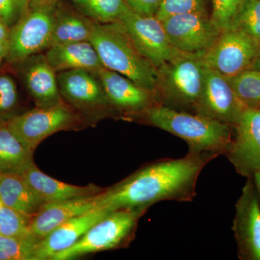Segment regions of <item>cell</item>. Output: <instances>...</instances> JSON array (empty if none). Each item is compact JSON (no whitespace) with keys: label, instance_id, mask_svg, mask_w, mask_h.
I'll return each instance as SVG.
<instances>
[{"label":"cell","instance_id":"cell-36","mask_svg":"<svg viewBox=\"0 0 260 260\" xmlns=\"http://www.w3.org/2000/svg\"><path fill=\"white\" fill-rule=\"evenodd\" d=\"M254 181V185H255L256 191H257L258 195L260 200V171L256 173L252 177Z\"/></svg>","mask_w":260,"mask_h":260},{"label":"cell","instance_id":"cell-6","mask_svg":"<svg viewBox=\"0 0 260 260\" xmlns=\"http://www.w3.org/2000/svg\"><path fill=\"white\" fill-rule=\"evenodd\" d=\"M145 212L119 210L99 220L73 246L58 253L51 260H70L80 256L117 249L127 245Z\"/></svg>","mask_w":260,"mask_h":260},{"label":"cell","instance_id":"cell-37","mask_svg":"<svg viewBox=\"0 0 260 260\" xmlns=\"http://www.w3.org/2000/svg\"><path fill=\"white\" fill-rule=\"evenodd\" d=\"M251 68L259 70L260 71V49L255 59H254V61H253V64L251 65Z\"/></svg>","mask_w":260,"mask_h":260},{"label":"cell","instance_id":"cell-18","mask_svg":"<svg viewBox=\"0 0 260 260\" xmlns=\"http://www.w3.org/2000/svg\"><path fill=\"white\" fill-rule=\"evenodd\" d=\"M23 63L25 88L37 107H47L62 102L57 81V73L48 61L45 54H35Z\"/></svg>","mask_w":260,"mask_h":260},{"label":"cell","instance_id":"cell-21","mask_svg":"<svg viewBox=\"0 0 260 260\" xmlns=\"http://www.w3.org/2000/svg\"><path fill=\"white\" fill-rule=\"evenodd\" d=\"M0 200L5 206L28 218L46 204L20 174L0 173Z\"/></svg>","mask_w":260,"mask_h":260},{"label":"cell","instance_id":"cell-28","mask_svg":"<svg viewBox=\"0 0 260 260\" xmlns=\"http://www.w3.org/2000/svg\"><path fill=\"white\" fill-rule=\"evenodd\" d=\"M19 93L14 79L0 74V123H6L18 115Z\"/></svg>","mask_w":260,"mask_h":260},{"label":"cell","instance_id":"cell-34","mask_svg":"<svg viewBox=\"0 0 260 260\" xmlns=\"http://www.w3.org/2000/svg\"><path fill=\"white\" fill-rule=\"evenodd\" d=\"M10 28L5 23L4 20L0 18V41L8 42L10 37Z\"/></svg>","mask_w":260,"mask_h":260},{"label":"cell","instance_id":"cell-30","mask_svg":"<svg viewBox=\"0 0 260 260\" xmlns=\"http://www.w3.org/2000/svg\"><path fill=\"white\" fill-rule=\"evenodd\" d=\"M243 0H211V20L221 31L231 28Z\"/></svg>","mask_w":260,"mask_h":260},{"label":"cell","instance_id":"cell-14","mask_svg":"<svg viewBox=\"0 0 260 260\" xmlns=\"http://www.w3.org/2000/svg\"><path fill=\"white\" fill-rule=\"evenodd\" d=\"M245 108L234 93L229 79L205 65L204 85L196 114L233 126Z\"/></svg>","mask_w":260,"mask_h":260},{"label":"cell","instance_id":"cell-31","mask_svg":"<svg viewBox=\"0 0 260 260\" xmlns=\"http://www.w3.org/2000/svg\"><path fill=\"white\" fill-rule=\"evenodd\" d=\"M207 3L208 0H162L155 17L162 20L172 15L183 13H208Z\"/></svg>","mask_w":260,"mask_h":260},{"label":"cell","instance_id":"cell-3","mask_svg":"<svg viewBox=\"0 0 260 260\" xmlns=\"http://www.w3.org/2000/svg\"><path fill=\"white\" fill-rule=\"evenodd\" d=\"M90 42L104 68L124 75L142 88L156 94L158 76L156 68L135 47L119 21H94Z\"/></svg>","mask_w":260,"mask_h":260},{"label":"cell","instance_id":"cell-8","mask_svg":"<svg viewBox=\"0 0 260 260\" xmlns=\"http://www.w3.org/2000/svg\"><path fill=\"white\" fill-rule=\"evenodd\" d=\"M260 49V44L245 32L229 28L203 55L208 68L229 78L251 68Z\"/></svg>","mask_w":260,"mask_h":260},{"label":"cell","instance_id":"cell-38","mask_svg":"<svg viewBox=\"0 0 260 260\" xmlns=\"http://www.w3.org/2000/svg\"><path fill=\"white\" fill-rule=\"evenodd\" d=\"M2 204H3V203H2L1 200H0V205H1Z\"/></svg>","mask_w":260,"mask_h":260},{"label":"cell","instance_id":"cell-35","mask_svg":"<svg viewBox=\"0 0 260 260\" xmlns=\"http://www.w3.org/2000/svg\"><path fill=\"white\" fill-rule=\"evenodd\" d=\"M8 47H9L8 42L0 41V64H1L3 59H6L7 54L8 52Z\"/></svg>","mask_w":260,"mask_h":260},{"label":"cell","instance_id":"cell-13","mask_svg":"<svg viewBox=\"0 0 260 260\" xmlns=\"http://www.w3.org/2000/svg\"><path fill=\"white\" fill-rule=\"evenodd\" d=\"M57 81L61 98L83 114L104 116L112 110L100 80L91 72H61Z\"/></svg>","mask_w":260,"mask_h":260},{"label":"cell","instance_id":"cell-12","mask_svg":"<svg viewBox=\"0 0 260 260\" xmlns=\"http://www.w3.org/2000/svg\"><path fill=\"white\" fill-rule=\"evenodd\" d=\"M232 231L242 260H260V200L252 178H248L236 204Z\"/></svg>","mask_w":260,"mask_h":260},{"label":"cell","instance_id":"cell-15","mask_svg":"<svg viewBox=\"0 0 260 260\" xmlns=\"http://www.w3.org/2000/svg\"><path fill=\"white\" fill-rule=\"evenodd\" d=\"M102 83L109 104L114 110L139 116L159 104L155 93L142 88L124 75L103 68L94 73Z\"/></svg>","mask_w":260,"mask_h":260},{"label":"cell","instance_id":"cell-29","mask_svg":"<svg viewBox=\"0 0 260 260\" xmlns=\"http://www.w3.org/2000/svg\"><path fill=\"white\" fill-rule=\"evenodd\" d=\"M29 220L30 218L23 214L2 204L0 205V236L31 237L29 232Z\"/></svg>","mask_w":260,"mask_h":260},{"label":"cell","instance_id":"cell-22","mask_svg":"<svg viewBox=\"0 0 260 260\" xmlns=\"http://www.w3.org/2000/svg\"><path fill=\"white\" fill-rule=\"evenodd\" d=\"M34 153L7 122L0 123V173L21 174L34 162Z\"/></svg>","mask_w":260,"mask_h":260},{"label":"cell","instance_id":"cell-24","mask_svg":"<svg viewBox=\"0 0 260 260\" xmlns=\"http://www.w3.org/2000/svg\"><path fill=\"white\" fill-rule=\"evenodd\" d=\"M228 79L244 107L260 108L259 70L249 68Z\"/></svg>","mask_w":260,"mask_h":260},{"label":"cell","instance_id":"cell-23","mask_svg":"<svg viewBox=\"0 0 260 260\" xmlns=\"http://www.w3.org/2000/svg\"><path fill=\"white\" fill-rule=\"evenodd\" d=\"M94 21L85 15L56 10L51 46L90 41Z\"/></svg>","mask_w":260,"mask_h":260},{"label":"cell","instance_id":"cell-33","mask_svg":"<svg viewBox=\"0 0 260 260\" xmlns=\"http://www.w3.org/2000/svg\"><path fill=\"white\" fill-rule=\"evenodd\" d=\"M128 8L142 16H156L162 0H125Z\"/></svg>","mask_w":260,"mask_h":260},{"label":"cell","instance_id":"cell-5","mask_svg":"<svg viewBox=\"0 0 260 260\" xmlns=\"http://www.w3.org/2000/svg\"><path fill=\"white\" fill-rule=\"evenodd\" d=\"M56 10L53 0L30 1L27 11L10 28L7 61L20 64L51 47Z\"/></svg>","mask_w":260,"mask_h":260},{"label":"cell","instance_id":"cell-26","mask_svg":"<svg viewBox=\"0 0 260 260\" xmlns=\"http://www.w3.org/2000/svg\"><path fill=\"white\" fill-rule=\"evenodd\" d=\"M39 239L34 237L0 236V260H37Z\"/></svg>","mask_w":260,"mask_h":260},{"label":"cell","instance_id":"cell-16","mask_svg":"<svg viewBox=\"0 0 260 260\" xmlns=\"http://www.w3.org/2000/svg\"><path fill=\"white\" fill-rule=\"evenodd\" d=\"M110 212L96 208L70 219L38 243L36 259H51L54 255L75 244L94 224Z\"/></svg>","mask_w":260,"mask_h":260},{"label":"cell","instance_id":"cell-7","mask_svg":"<svg viewBox=\"0 0 260 260\" xmlns=\"http://www.w3.org/2000/svg\"><path fill=\"white\" fill-rule=\"evenodd\" d=\"M78 115L64 102L47 107H37L14 116L7 122L10 129L32 151L48 137L70 129L80 123Z\"/></svg>","mask_w":260,"mask_h":260},{"label":"cell","instance_id":"cell-2","mask_svg":"<svg viewBox=\"0 0 260 260\" xmlns=\"http://www.w3.org/2000/svg\"><path fill=\"white\" fill-rule=\"evenodd\" d=\"M140 118L185 141L189 151L224 155L233 137V126L196 113L155 104Z\"/></svg>","mask_w":260,"mask_h":260},{"label":"cell","instance_id":"cell-9","mask_svg":"<svg viewBox=\"0 0 260 260\" xmlns=\"http://www.w3.org/2000/svg\"><path fill=\"white\" fill-rule=\"evenodd\" d=\"M160 21L173 47L189 54L203 55L222 32L208 13L174 15Z\"/></svg>","mask_w":260,"mask_h":260},{"label":"cell","instance_id":"cell-19","mask_svg":"<svg viewBox=\"0 0 260 260\" xmlns=\"http://www.w3.org/2000/svg\"><path fill=\"white\" fill-rule=\"evenodd\" d=\"M20 175L45 203L93 196L105 189L95 184L77 186L56 180L43 173L36 166L35 162L29 166Z\"/></svg>","mask_w":260,"mask_h":260},{"label":"cell","instance_id":"cell-1","mask_svg":"<svg viewBox=\"0 0 260 260\" xmlns=\"http://www.w3.org/2000/svg\"><path fill=\"white\" fill-rule=\"evenodd\" d=\"M218 155L189 151L179 158H162L142 167L99 194V205L108 211L146 212L162 201L186 203L197 195L202 171Z\"/></svg>","mask_w":260,"mask_h":260},{"label":"cell","instance_id":"cell-10","mask_svg":"<svg viewBox=\"0 0 260 260\" xmlns=\"http://www.w3.org/2000/svg\"><path fill=\"white\" fill-rule=\"evenodd\" d=\"M118 21L135 47L156 69L181 52L173 47L162 22L155 16H142L127 8Z\"/></svg>","mask_w":260,"mask_h":260},{"label":"cell","instance_id":"cell-4","mask_svg":"<svg viewBox=\"0 0 260 260\" xmlns=\"http://www.w3.org/2000/svg\"><path fill=\"white\" fill-rule=\"evenodd\" d=\"M205 68L201 54L180 52L157 68L159 104L196 113L204 85Z\"/></svg>","mask_w":260,"mask_h":260},{"label":"cell","instance_id":"cell-17","mask_svg":"<svg viewBox=\"0 0 260 260\" xmlns=\"http://www.w3.org/2000/svg\"><path fill=\"white\" fill-rule=\"evenodd\" d=\"M99 194L57 203H46L42 209L29 220L30 234L36 239L42 240L70 219L100 208Z\"/></svg>","mask_w":260,"mask_h":260},{"label":"cell","instance_id":"cell-25","mask_svg":"<svg viewBox=\"0 0 260 260\" xmlns=\"http://www.w3.org/2000/svg\"><path fill=\"white\" fill-rule=\"evenodd\" d=\"M84 13L95 22L102 23L118 21L127 9L125 0H73Z\"/></svg>","mask_w":260,"mask_h":260},{"label":"cell","instance_id":"cell-32","mask_svg":"<svg viewBox=\"0 0 260 260\" xmlns=\"http://www.w3.org/2000/svg\"><path fill=\"white\" fill-rule=\"evenodd\" d=\"M31 0H0V18L11 28L28 9Z\"/></svg>","mask_w":260,"mask_h":260},{"label":"cell","instance_id":"cell-20","mask_svg":"<svg viewBox=\"0 0 260 260\" xmlns=\"http://www.w3.org/2000/svg\"><path fill=\"white\" fill-rule=\"evenodd\" d=\"M44 54L56 73L72 70L95 73L104 68L90 41L51 46Z\"/></svg>","mask_w":260,"mask_h":260},{"label":"cell","instance_id":"cell-27","mask_svg":"<svg viewBox=\"0 0 260 260\" xmlns=\"http://www.w3.org/2000/svg\"><path fill=\"white\" fill-rule=\"evenodd\" d=\"M230 28L245 32L260 44V0H243Z\"/></svg>","mask_w":260,"mask_h":260},{"label":"cell","instance_id":"cell-11","mask_svg":"<svg viewBox=\"0 0 260 260\" xmlns=\"http://www.w3.org/2000/svg\"><path fill=\"white\" fill-rule=\"evenodd\" d=\"M233 129L224 155L238 174L252 178L260 171V108L246 107Z\"/></svg>","mask_w":260,"mask_h":260}]
</instances>
